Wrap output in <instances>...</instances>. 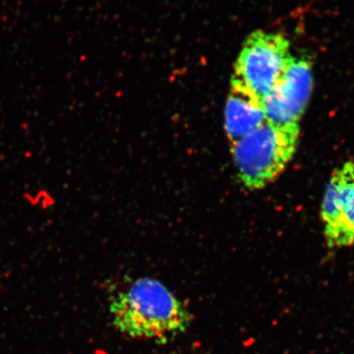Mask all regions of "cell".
Returning a JSON list of instances; mask_svg holds the SVG:
<instances>
[{
	"instance_id": "cell-1",
	"label": "cell",
	"mask_w": 354,
	"mask_h": 354,
	"mask_svg": "<svg viewBox=\"0 0 354 354\" xmlns=\"http://www.w3.org/2000/svg\"><path fill=\"white\" fill-rule=\"evenodd\" d=\"M113 324L132 339L167 344L189 328L192 315L164 283L140 278L111 299Z\"/></svg>"
},
{
	"instance_id": "cell-2",
	"label": "cell",
	"mask_w": 354,
	"mask_h": 354,
	"mask_svg": "<svg viewBox=\"0 0 354 354\" xmlns=\"http://www.w3.org/2000/svg\"><path fill=\"white\" fill-rule=\"evenodd\" d=\"M299 124L279 127L266 121L243 138L230 143L239 177L246 188L261 189L277 178L298 146Z\"/></svg>"
},
{
	"instance_id": "cell-3",
	"label": "cell",
	"mask_w": 354,
	"mask_h": 354,
	"mask_svg": "<svg viewBox=\"0 0 354 354\" xmlns=\"http://www.w3.org/2000/svg\"><path fill=\"white\" fill-rule=\"evenodd\" d=\"M290 46L281 34L252 32L242 46L232 78L263 99L283 76L291 58Z\"/></svg>"
},
{
	"instance_id": "cell-4",
	"label": "cell",
	"mask_w": 354,
	"mask_h": 354,
	"mask_svg": "<svg viewBox=\"0 0 354 354\" xmlns=\"http://www.w3.org/2000/svg\"><path fill=\"white\" fill-rule=\"evenodd\" d=\"M313 86L311 62L291 57L283 76L262 99L266 121L279 127L299 124Z\"/></svg>"
},
{
	"instance_id": "cell-5",
	"label": "cell",
	"mask_w": 354,
	"mask_h": 354,
	"mask_svg": "<svg viewBox=\"0 0 354 354\" xmlns=\"http://www.w3.org/2000/svg\"><path fill=\"white\" fill-rule=\"evenodd\" d=\"M321 218L330 249L354 244V162L333 172L324 194Z\"/></svg>"
},
{
	"instance_id": "cell-6",
	"label": "cell",
	"mask_w": 354,
	"mask_h": 354,
	"mask_svg": "<svg viewBox=\"0 0 354 354\" xmlns=\"http://www.w3.org/2000/svg\"><path fill=\"white\" fill-rule=\"evenodd\" d=\"M265 122L262 99L232 78L225 111V129L230 143L243 138Z\"/></svg>"
}]
</instances>
